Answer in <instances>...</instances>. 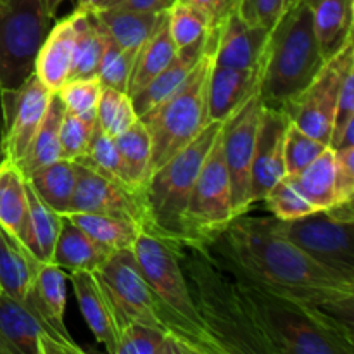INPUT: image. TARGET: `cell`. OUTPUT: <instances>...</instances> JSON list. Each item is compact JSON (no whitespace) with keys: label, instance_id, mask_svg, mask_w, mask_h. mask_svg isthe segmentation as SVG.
<instances>
[{"label":"cell","instance_id":"8d00e7d4","mask_svg":"<svg viewBox=\"0 0 354 354\" xmlns=\"http://www.w3.org/2000/svg\"><path fill=\"white\" fill-rule=\"evenodd\" d=\"M116 354H194V351L169 332L130 322L123 328Z\"/></svg>","mask_w":354,"mask_h":354},{"label":"cell","instance_id":"9c48e42d","mask_svg":"<svg viewBox=\"0 0 354 354\" xmlns=\"http://www.w3.org/2000/svg\"><path fill=\"white\" fill-rule=\"evenodd\" d=\"M234 220L230 178L225 165L220 130L187 201L183 213L185 245L207 248Z\"/></svg>","mask_w":354,"mask_h":354},{"label":"cell","instance_id":"7a4b0ae2","mask_svg":"<svg viewBox=\"0 0 354 354\" xmlns=\"http://www.w3.org/2000/svg\"><path fill=\"white\" fill-rule=\"evenodd\" d=\"M178 259L194 304L223 354H277L256 325L237 282L214 265L206 248L185 245Z\"/></svg>","mask_w":354,"mask_h":354},{"label":"cell","instance_id":"cb8c5ba5","mask_svg":"<svg viewBox=\"0 0 354 354\" xmlns=\"http://www.w3.org/2000/svg\"><path fill=\"white\" fill-rule=\"evenodd\" d=\"M114 251L93 241L88 234L62 216L61 232L55 241L52 263L68 272L97 273Z\"/></svg>","mask_w":354,"mask_h":354},{"label":"cell","instance_id":"83f0119b","mask_svg":"<svg viewBox=\"0 0 354 354\" xmlns=\"http://www.w3.org/2000/svg\"><path fill=\"white\" fill-rule=\"evenodd\" d=\"M176 52H178V48L175 47L168 33L165 10L161 14V19H159L156 30L152 31L151 37L137 50L133 68H131L130 73V80H128V95H135L138 90L144 88L156 75H159L175 59Z\"/></svg>","mask_w":354,"mask_h":354},{"label":"cell","instance_id":"d4e9b609","mask_svg":"<svg viewBox=\"0 0 354 354\" xmlns=\"http://www.w3.org/2000/svg\"><path fill=\"white\" fill-rule=\"evenodd\" d=\"M313 14L315 33L325 59L337 54L353 40V0H304Z\"/></svg>","mask_w":354,"mask_h":354},{"label":"cell","instance_id":"7dc6e473","mask_svg":"<svg viewBox=\"0 0 354 354\" xmlns=\"http://www.w3.org/2000/svg\"><path fill=\"white\" fill-rule=\"evenodd\" d=\"M334 156L335 187H337L339 203L354 201V147L334 151Z\"/></svg>","mask_w":354,"mask_h":354},{"label":"cell","instance_id":"b9f144b4","mask_svg":"<svg viewBox=\"0 0 354 354\" xmlns=\"http://www.w3.org/2000/svg\"><path fill=\"white\" fill-rule=\"evenodd\" d=\"M135 55H137V50H128V48L120 47L116 41L104 35V50L102 57H100L99 71H97V78L100 80L102 86L127 92Z\"/></svg>","mask_w":354,"mask_h":354},{"label":"cell","instance_id":"d6a6232c","mask_svg":"<svg viewBox=\"0 0 354 354\" xmlns=\"http://www.w3.org/2000/svg\"><path fill=\"white\" fill-rule=\"evenodd\" d=\"M28 183L48 207L61 216L68 214L76 189V162L59 159L28 176Z\"/></svg>","mask_w":354,"mask_h":354},{"label":"cell","instance_id":"ffe728a7","mask_svg":"<svg viewBox=\"0 0 354 354\" xmlns=\"http://www.w3.org/2000/svg\"><path fill=\"white\" fill-rule=\"evenodd\" d=\"M258 69H234L213 64L207 85L209 121H227L258 90Z\"/></svg>","mask_w":354,"mask_h":354},{"label":"cell","instance_id":"8992f818","mask_svg":"<svg viewBox=\"0 0 354 354\" xmlns=\"http://www.w3.org/2000/svg\"><path fill=\"white\" fill-rule=\"evenodd\" d=\"M216 35L218 26H213L207 33L206 50L185 82L171 95L140 116L152 140L151 175L211 123L207 116V85L214 64Z\"/></svg>","mask_w":354,"mask_h":354},{"label":"cell","instance_id":"c3c4849f","mask_svg":"<svg viewBox=\"0 0 354 354\" xmlns=\"http://www.w3.org/2000/svg\"><path fill=\"white\" fill-rule=\"evenodd\" d=\"M354 120V66L346 71L344 78H342L341 90H339L337 106H335V116H334V128H332L330 142L337 138L342 128L348 124V121ZM330 145V144H328Z\"/></svg>","mask_w":354,"mask_h":354},{"label":"cell","instance_id":"52a82bcc","mask_svg":"<svg viewBox=\"0 0 354 354\" xmlns=\"http://www.w3.org/2000/svg\"><path fill=\"white\" fill-rule=\"evenodd\" d=\"M223 123L225 121H211L190 144L159 166L147 182L145 197L156 237L168 242L176 251L185 248L183 213L190 190Z\"/></svg>","mask_w":354,"mask_h":354},{"label":"cell","instance_id":"2e32d148","mask_svg":"<svg viewBox=\"0 0 354 354\" xmlns=\"http://www.w3.org/2000/svg\"><path fill=\"white\" fill-rule=\"evenodd\" d=\"M106 286L114 306L127 325L130 322L166 330L159 318L154 296L140 272L133 249H120L111 254L106 265L97 272ZM168 332V330H166Z\"/></svg>","mask_w":354,"mask_h":354},{"label":"cell","instance_id":"484cf974","mask_svg":"<svg viewBox=\"0 0 354 354\" xmlns=\"http://www.w3.org/2000/svg\"><path fill=\"white\" fill-rule=\"evenodd\" d=\"M38 259L0 227V292L24 303L35 287Z\"/></svg>","mask_w":354,"mask_h":354},{"label":"cell","instance_id":"74e56055","mask_svg":"<svg viewBox=\"0 0 354 354\" xmlns=\"http://www.w3.org/2000/svg\"><path fill=\"white\" fill-rule=\"evenodd\" d=\"M166 23L169 37L178 50L201 41L213 28L206 12L183 0H176L166 10Z\"/></svg>","mask_w":354,"mask_h":354},{"label":"cell","instance_id":"7402d4cb","mask_svg":"<svg viewBox=\"0 0 354 354\" xmlns=\"http://www.w3.org/2000/svg\"><path fill=\"white\" fill-rule=\"evenodd\" d=\"M209 33V31H207ZM207 44V35L197 44L189 45V47L182 48V50L176 52L175 59L162 69L159 75H156L147 85L142 90H138L135 95H131V102H133L135 113L138 114V118L144 116L145 113L152 109V107L158 106L159 102L166 99L168 95H171L183 82H185L187 76L190 75L196 64L199 62L201 55L206 50Z\"/></svg>","mask_w":354,"mask_h":354},{"label":"cell","instance_id":"f35d334b","mask_svg":"<svg viewBox=\"0 0 354 354\" xmlns=\"http://www.w3.org/2000/svg\"><path fill=\"white\" fill-rule=\"evenodd\" d=\"M76 162H82V165L95 169L97 173H100V175L106 176V178L113 180V182L130 189V185H128L127 182V176H124L123 165H121L120 152H118L116 144H114V138L111 137V135H107L106 131L99 127V123H95V127H93L86 154L83 156V158L76 159Z\"/></svg>","mask_w":354,"mask_h":354},{"label":"cell","instance_id":"7bdbcfd3","mask_svg":"<svg viewBox=\"0 0 354 354\" xmlns=\"http://www.w3.org/2000/svg\"><path fill=\"white\" fill-rule=\"evenodd\" d=\"M95 123L97 116H78V114L69 113V111L64 109L61 120V130H59L61 159L76 161V159L83 158L86 154Z\"/></svg>","mask_w":354,"mask_h":354},{"label":"cell","instance_id":"f546056e","mask_svg":"<svg viewBox=\"0 0 354 354\" xmlns=\"http://www.w3.org/2000/svg\"><path fill=\"white\" fill-rule=\"evenodd\" d=\"M289 178L292 180L294 187L303 194L304 199L313 204L318 211H325L334 204H339L337 187H335V156L330 147L325 149L306 168Z\"/></svg>","mask_w":354,"mask_h":354},{"label":"cell","instance_id":"5b68a950","mask_svg":"<svg viewBox=\"0 0 354 354\" xmlns=\"http://www.w3.org/2000/svg\"><path fill=\"white\" fill-rule=\"evenodd\" d=\"M131 249L166 330L185 342L194 354H223L194 304L178 251L145 232L138 235Z\"/></svg>","mask_w":354,"mask_h":354},{"label":"cell","instance_id":"bcb514c9","mask_svg":"<svg viewBox=\"0 0 354 354\" xmlns=\"http://www.w3.org/2000/svg\"><path fill=\"white\" fill-rule=\"evenodd\" d=\"M296 0H239L235 12L251 26L272 30Z\"/></svg>","mask_w":354,"mask_h":354},{"label":"cell","instance_id":"e0dca14e","mask_svg":"<svg viewBox=\"0 0 354 354\" xmlns=\"http://www.w3.org/2000/svg\"><path fill=\"white\" fill-rule=\"evenodd\" d=\"M290 118L283 111L263 106L256 135L251 171L252 204L261 203L270 189L286 175L283 144Z\"/></svg>","mask_w":354,"mask_h":354},{"label":"cell","instance_id":"836d02e7","mask_svg":"<svg viewBox=\"0 0 354 354\" xmlns=\"http://www.w3.org/2000/svg\"><path fill=\"white\" fill-rule=\"evenodd\" d=\"M28 206H30L28 251L40 263H52L55 241L61 232L62 216L37 196L30 183H28Z\"/></svg>","mask_w":354,"mask_h":354},{"label":"cell","instance_id":"277c9868","mask_svg":"<svg viewBox=\"0 0 354 354\" xmlns=\"http://www.w3.org/2000/svg\"><path fill=\"white\" fill-rule=\"evenodd\" d=\"M325 61L310 6L296 0L270 30L259 62L258 92L263 106L286 109L313 82Z\"/></svg>","mask_w":354,"mask_h":354},{"label":"cell","instance_id":"4fadbf2b","mask_svg":"<svg viewBox=\"0 0 354 354\" xmlns=\"http://www.w3.org/2000/svg\"><path fill=\"white\" fill-rule=\"evenodd\" d=\"M69 213L102 214L130 221L142 232L156 237V228L149 213L145 194L133 192L82 162H76V189Z\"/></svg>","mask_w":354,"mask_h":354},{"label":"cell","instance_id":"f907efd6","mask_svg":"<svg viewBox=\"0 0 354 354\" xmlns=\"http://www.w3.org/2000/svg\"><path fill=\"white\" fill-rule=\"evenodd\" d=\"M175 2L176 0H118V2L111 7H120V9L159 14V12H165V10H168Z\"/></svg>","mask_w":354,"mask_h":354},{"label":"cell","instance_id":"1f68e13d","mask_svg":"<svg viewBox=\"0 0 354 354\" xmlns=\"http://www.w3.org/2000/svg\"><path fill=\"white\" fill-rule=\"evenodd\" d=\"M73 19V55L69 80L92 78L99 71L104 50V35L93 21L92 14L75 9Z\"/></svg>","mask_w":354,"mask_h":354},{"label":"cell","instance_id":"f6af8a7d","mask_svg":"<svg viewBox=\"0 0 354 354\" xmlns=\"http://www.w3.org/2000/svg\"><path fill=\"white\" fill-rule=\"evenodd\" d=\"M100 92H102V83L97 76H92V78L68 80L55 93L69 113L78 116H97Z\"/></svg>","mask_w":354,"mask_h":354},{"label":"cell","instance_id":"44dd1931","mask_svg":"<svg viewBox=\"0 0 354 354\" xmlns=\"http://www.w3.org/2000/svg\"><path fill=\"white\" fill-rule=\"evenodd\" d=\"M0 227L28 249V239H30L28 180L19 166L6 158L0 161Z\"/></svg>","mask_w":354,"mask_h":354},{"label":"cell","instance_id":"3957f363","mask_svg":"<svg viewBox=\"0 0 354 354\" xmlns=\"http://www.w3.org/2000/svg\"><path fill=\"white\" fill-rule=\"evenodd\" d=\"M228 275V273H227ZM234 279V277H232ZM277 354H353L354 332L339 318L234 279Z\"/></svg>","mask_w":354,"mask_h":354},{"label":"cell","instance_id":"30bf717a","mask_svg":"<svg viewBox=\"0 0 354 354\" xmlns=\"http://www.w3.org/2000/svg\"><path fill=\"white\" fill-rule=\"evenodd\" d=\"M351 66L354 41L349 40L337 54L325 61L313 82L283 109L294 124L325 145L330 144L339 90Z\"/></svg>","mask_w":354,"mask_h":354},{"label":"cell","instance_id":"f5cc1de1","mask_svg":"<svg viewBox=\"0 0 354 354\" xmlns=\"http://www.w3.org/2000/svg\"><path fill=\"white\" fill-rule=\"evenodd\" d=\"M62 2H66V0H45L48 12H50L52 16H55V12H57V9L61 7Z\"/></svg>","mask_w":354,"mask_h":354},{"label":"cell","instance_id":"e575fe53","mask_svg":"<svg viewBox=\"0 0 354 354\" xmlns=\"http://www.w3.org/2000/svg\"><path fill=\"white\" fill-rule=\"evenodd\" d=\"M64 218L75 223L78 228H82L93 241L109 248L111 251L133 248L135 241L142 234V230L135 223L118 220V218L102 216V214L69 213Z\"/></svg>","mask_w":354,"mask_h":354},{"label":"cell","instance_id":"d590c367","mask_svg":"<svg viewBox=\"0 0 354 354\" xmlns=\"http://www.w3.org/2000/svg\"><path fill=\"white\" fill-rule=\"evenodd\" d=\"M35 290L40 299L41 306L47 311L52 327L64 339L73 341L64 324L66 310V273L61 266L54 263H40L35 275Z\"/></svg>","mask_w":354,"mask_h":354},{"label":"cell","instance_id":"ba28073f","mask_svg":"<svg viewBox=\"0 0 354 354\" xmlns=\"http://www.w3.org/2000/svg\"><path fill=\"white\" fill-rule=\"evenodd\" d=\"M52 19L45 0H0V92L19 88L33 75Z\"/></svg>","mask_w":354,"mask_h":354},{"label":"cell","instance_id":"11a10c76","mask_svg":"<svg viewBox=\"0 0 354 354\" xmlns=\"http://www.w3.org/2000/svg\"><path fill=\"white\" fill-rule=\"evenodd\" d=\"M116 2H118V0H106L102 7H111V6H114V3H116Z\"/></svg>","mask_w":354,"mask_h":354},{"label":"cell","instance_id":"4316f807","mask_svg":"<svg viewBox=\"0 0 354 354\" xmlns=\"http://www.w3.org/2000/svg\"><path fill=\"white\" fill-rule=\"evenodd\" d=\"M92 17L104 35L128 50H138L158 26L161 14L140 12V10L100 7L92 10Z\"/></svg>","mask_w":354,"mask_h":354},{"label":"cell","instance_id":"8fae6325","mask_svg":"<svg viewBox=\"0 0 354 354\" xmlns=\"http://www.w3.org/2000/svg\"><path fill=\"white\" fill-rule=\"evenodd\" d=\"M265 221L270 230L286 237L313 259L354 279V223L332 220L324 211L297 220L283 221L272 216Z\"/></svg>","mask_w":354,"mask_h":354},{"label":"cell","instance_id":"5bb4252c","mask_svg":"<svg viewBox=\"0 0 354 354\" xmlns=\"http://www.w3.org/2000/svg\"><path fill=\"white\" fill-rule=\"evenodd\" d=\"M52 93L35 73L19 88L0 92L3 158L14 165H19L40 128Z\"/></svg>","mask_w":354,"mask_h":354},{"label":"cell","instance_id":"6da1fadb","mask_svg":"<svg viewBox=\"0 0 354 354\" xmlns=\"http://www.w3.org/2000/svg\"><path fill=\"white\" fill-rule=\"evenodd\" d=\"M206 249L214 265L234 279L317 308L353 327L354 279L270 230L265 218H235Z\"/></svg>","mask_w":354,"mask_h":354},{"label":"cell","instance_id":"ab89813d","mask_svg":"<svg viewBox=\"0 0 354 354\" xmlns=\"http://www.w3.org/2000/svg\"><path fill=\"white\" fill-rule=\"evenodd\" d=\"M138 121L131 97L121 90L102 86L97 104V123L111 137H118Z\"/></svg>","mask_w":354,"mask_h":354},{"label":"cell","instance_id":"4dcf8cb0","mask_svg":"<svg viewBox=\"0 0 354 354\" xmlns=\"http://www.w3.org/2000/svg\"><path fill=\"white\" fill-rule=\"evenodd\" d=\"M64 114V104L61 102L57 93H52L50 104H48L47 114L41 121L40 128L35 133L30 147L24 152L23 159L19 161V169L23 175L30 176L37 169L61 159V140H59V130H61V120Z\"/></svg>","mask_w":354,"mask_h":354},{"label":"cell","instance_id":"7c38bea8","mask_svg":"<svg viewBox=\"0 0 354 354\" xmlns=\"http://www.w3.org/2000/svg\"><path fill=\"white\" fill-rule=\"evenodd\" d=\"M263 102L256 90L221 128V145L227 165L232 190V209L239 218L252 206L251 197V171L254 158L256 135L261 120Z\"/></svg>","mask_w":354,"mask_h":354},{"label":"cell","instance_id":"816d5d0a","mask_svg":"<svg viewBox=\"0 0 354 354\" xmlns=\"http://www.w3.org/2000/svg\"><path fill=\"white\" fill-rule=\"evenodd\" d=\"M106 0H78V6L76 9L78 10H85V12H92V10L100 9L104 6Z\"/></svg>","mask_w":354,"mask_h":354},{"label":"cell","instance_id":"ee69618b","mask_svg":"<svg viewBox=\"0 0 354 354\" xmlns=\"http://www.w3.org/2000/svg\"><path fill=\"white\" fill-rule=\"evenodd\" d=\"M328 145L308 135L292 121L289 123L283 144V161H286V175L292 176L306 168L315 158L322 154Z\"/></svg>","mask_w":354,"mask_h":354},{"label":"cell","instance_id":"681fc988","mask_svg":"<svg viewBox=\"0 0 354 354\" xmlns=\"http://www.w3.org/2000/svg\"><path fill=\"white\" fill-rule=\"evenodd\" d=\"M183 2H189L192 6L199 7L203 12H206V16L209 17L211 26H218V24L223 23L232 12L237 10L239 0H183Z\"/></svg>","mask_w":354,"mask_h":354},{"label":"cell","instance_id":"ac0fdd59","mask_svg":"<svg viewBox=\"0 0 354 354\" xmlns=\"http://www.w3.org/2000/svg\"><path fill=\"white\" fill-rule=\"evenodd\" d=\"M69 279L88 328L97 341L106 346L107 353L116 354L127 322L114 306L104 282L92 272H71Z\"/></svg>","mask_w":354,"mask_h":354},{"label":"cell","instance_id":"603a6c76","mask_svg":"<svg viewBox=\"0 0 354 354\" xmlns=\"http://www.w3.org/2000/svg\"><path fill=\"white\" fill-rule=\"evenodd\" d=\"M73 19L71 14L64 19L52 24L45 37L37 59H35V75L50 92H57L69 80L73 55Z\"/></svg>","mask_w":354,"mask_h":354},{"label":"cell","instance_id":"9a60e30c","mask_svg":"<svg viewBox=\"0 0 354 354\" xmlns=\"http://www.w3.org/2000/svg\"><path fill=\"white\" fill-rule=\"evenodd\" d=\"M37 311L0 292V354H82Z\"/></svg>","mask_w":354,"mask_h":354},{"label":"cell","instance_id":"db71d44e","mask_svg":"<svg viewBox=\"0 0 354 354\" xmlns=\"http://www.w3.org/2000/svg\"><path fill=\"white\" fill-rule=\"evenodd\" d=\"M3 159V149H2V113H0V161Z\"/></svg>","mask_w":354,"mask_h":354},{"label":"cell","instance_id":"f1b7e54d","mask_svg":"<svg viewBox=\"0 0 354 354\" xmlns=\"http://www.w3.org/2000/svg\"><path fill=\"white\" fill-rule=\"evenodd\" d=\"M114 144L120 152L121 165H123L124 176H127L130 189L135 192L145 194L152 162V140L147 127L138 118L137 123L114 137Z\"/></svg>","mask_w":354,"mask_h":354},{"label":"cell","instance_id":"60d3db41","mask_svg":"<svg viewBox=\"0 0 354 354\" xmlns=\"http://www.w3.org/2000/svg\"><path fill=\"white\" fill-rule=\"evenodd\" d=\"M261 203L266 204L270 213L277 220H297V218H304L308 214L318 213L317 207L313 204L308 203L303 197V194L294 187L292 180L287 175H283L272 189L266 192Z\"/></svg>","mask_w":354,"mask_h":354},{"label":"cell","instance_id":"d6986e66","mask_svg":"<svg viewBox=\"0 0 354 354\" xmlns=\"http://www.w3.org/2000/svg\"><path fill=\"white\" fill-rule=\"evenodd\" d=\"M270 30L251 26L237 12L218 24L214 64L234 69H258Z\"/></svg>","mask_w":354,"mask_h":354}]
</instances>
